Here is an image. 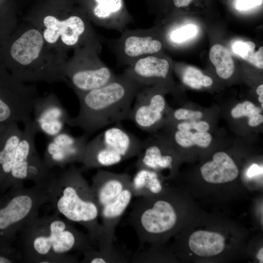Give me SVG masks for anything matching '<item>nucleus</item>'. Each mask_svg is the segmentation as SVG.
Wrapping results in <instances>:
<instances>
[{
	"mask_svg": "<svg viewBox=\"0 0 263 263\" xmlns=\"http://www.w3.org/2000/svg\"><path fill=\"white\" fill-rule=\"evenodd\" d=\"M14 262L13 260H11L6 257L0 256V263H11Z\"/></svg>",
	"mask_w": 263,
	"mask_h": 263,
	"instance_id": "a19ab883",
	"label": "nucleus"
},
{
	"mask_svg": "<svg viewBox=\"0 0 263 263\" xmlns=\"http://www.w3.org/2000/svg\"><path fill=\"white\" fill-rule=\"evenodd\" d=\"M192 0H173L174 6L177 8L186 7L189 5Z\"/></svg>",
	"mask_w": 263,
	"mask_h": 263,
	"instance_id": "58836bf2",
	"label": "nucleus"
},
{
	"mask_svg": "<svg viewBox=\"0 0 263 263\" xmlns=\"http://www.w3.org/2000/svg\"><path fill=\"white\" fill-rule=\"evenodd\" d=\"M49 202L45 186L35 185L25 188L23 184L14 186L11 196L0 207V235L10 243L30 220L38 215L39 208Z\"/></svg>",
	"mask_w": 263,
	"mask_h": 263,
	"instance_id": "0eeeda50",
	"label": "nucleus"
},
{
	"mask_svg": "<svg viewBox=\"0 0 263 263\" xmlns=\"http://www.w3.org/2000/svg\"><path fill=\"white\" fill-rule=\"evenodd\" d=\"M169 70L168 59L153 54L136 59L124 72L143 86H147L167 79Z\"/></svg>",
	"mask_w": 263,
	"mask_h": 263,
	"instance_id": "2eb2a0df",
	"label": "nucleus"
},
{
	"mask_svg": "<svg viewBox=\"0 0 263 263\" xmlns=\"http://www.w3.org/2000/svg\"><path fill=\"white\" fill-rule=\"evenodd\" d=\"M133 196L130 185L124 189L115 199L100 209V216L102 220L101 224L105 234L113 243L116 240V227L131 203Z\"/></svg>",
	"mask_w": 263,
	"mask_h": 263,
	"instance_id": "412c9836",
	"label": "nucleus"
},
{
	"mask_svg": "<svg viewBox=\"0 0 263 263\" xmlns=\"http://www.w3.org/2000/svg\"><path fill=\"white\" fill-rule=\"evenodd\" d=\"M5 125L3 124H0V134L2 132V130H3L4 126Z\"/></svg>",
	"mask_w": 263,
	"mask_h": 263,
	"instance_id": "37998d69",
	"label": "nucleus"
},
{
	"mask_svg": "<svg viewBox=\"0 0 263 263\" xmlns=\"http://www.w3.org/2000/svg\"><path fill=\"white\" fill-rule=\"evenodd\" d=\"M128 221L141 246L172 230L176 224L177 214L171 202L164 198L142 197L134 204Z\"/></svg>",
	"mask_w": 263,
	"mask_h": 263,
	"instance_id": "6e6552de",
	"label": "nucleus"
},
{
	"mask_svg": "<svg viewBox=\"0 0 263 263\" xmlns=\"http://www.w3.org/2000/svg\"><path fill=\"white\" fill-rule=\"evenodd\" d=\"M263 0H238L236 7L239 10H246L261 4Z\"/></svg>",
	"mask_w": 263,
	"mask_h": 263,
	"instance_id": "e433bc0d",
	"label": "nucleus"
},
{
	"mask_svg": "<svg viewBox=\"0 0 263 263\" xmlns=\"http://www.w3.org/2000/svg\"><path fill=\"white\" fill-rule=\"evenodd\" d=\"M263 249L262 248L259 251L257 255V258L259 260L260 263L263 262Z\"/></svg>",
	"mask_w": 263,
	"mask_h": 263,
	"instance_id": "79ce46f5",
	"label": "nucleus"
},
{
	"mask_svg": "<svg viewBox=\"0 0 263 263\" xmlns=\"http://www.w3.org/2000/svg\"><path fill=\"white\" fill-rule=\"evenodd\" d=\"M225 238L220 234L199 230L193 232L188 240L191 250L200 256H212L221 253L224 248Z\"/></svg>",
	"mask_w": 263,
	"mask_h": 263,
	"instance_id": "b1692460",
	"label": "nucleus"
},
{
	"mask_svg": "<svg viewBox=\"0 0 263 263\" xmlns=\"http://www.w3.org/2000/svg\"><path fill=\"white\" fill-rule=\"evenodd\" d=\"M82 9L91 22L121 33L132 21L123 0H87Z\"/></svg>",
	"mask_w": 263,
	"mask_h": 263,
	"instance_id": "4468645a",
	"label": "nucleus"
},
{
	"mask_svg": "<svg viewBox=\"0 0 263 263\" xmlns=\"http://www.w3.org/2000/svg\"><path fill=\"white\" fill-rule=\"evenodd\" d=\"M99 135L108 148L124 160L137 156L143 144V141L119 125L107 129Z\"/></svg>",
	"mask_w": 263,
	"mask_h": 263,
	"instance_id": "a211bd4d",
	"label": "nucleus"
},
{
	"mask_svg": "<svg viewBox=\"0 0 263 263\" xmlns=\"http://www.w3.org/2000/svg\"><path fill=\"white\" fill-rule=\"evenodd\" d=\"M203 113L199 111L180 108L172 113V117L176 120H198L202 118Z\"/></svg>",
	"mask_w": 263,
	"mask_h": 263,
	"instance_id": "72a5a7b5",
	"label": "nucleus"
},
{
	"mask_svg": "<svg viewBox=\"0 0 263 263\" xmlns=\"http://www.w3.org/2000/svg\"><path fill=\"white\" fill-rule=\"evenodd\" d=\"M163 47L162 41L150 29H125L113 43L120 63L128 66L142 57L159 53Z\"/></svg>",
	"mask_w": 263,
	"mask_h": 263,
	"instance_id": "9d476101",
	"label": "nucleus"
},
{
	"mask_svg": "<svg viewBox=\"0 0 263 263\" xmlns=\"http://www.w3.org/2000/svg\"></svg>",
	"mask_w": 263,
	"mask_h": 263,
	"instance_id": "c03bdc74",
	"label": "nucleus"
},
{
	"mask_svg": "<svg viewBox=\"0 0 263 263\" xmlns=\"http://www.w3.org/2000/svg\"><path fill=\"white\" fill-rule=\"evenodd\" d=\"M200 170L205 180L213 184L232 181L239 174L238 167L234 161L223 151L215 153L212 160L204 164Z\"/></svg>",
	"mask_w": 263,
	"mask_h": 263,
	"instance_id": "aec40b11",
	"label": "nucleus"
},
{
	"mask_svg": "<svg viewBox=\"0 0 263 263\" xmlns=\"http://www.w3.org/2000/svg\"><path fill=\"white\" fill-rule=\"evenodd\" d=\"M143 86L125 72L96 89L75 92L79 111L67 125L76 127L87 134L122 121L131 120L134 98Z\"/></svg>",
	"mask_w": 263,
	"mask_h": 263,
	"instance_id": "f03ea898",
	"label": "nucleus"
},
{
	"mask_svg": "<svg viewBox=\"0 0 263 263\" xmlns=\"http://www.w3.org/2000/svg\"><path fill=\"white\" fill-rule=\"evenodd\" d=\"M262 109L249 101H245L234 107L231 111V115L234 118L247 116L249 126L257 127L263 122Z\"/></svg>",
	"mask_w": 263,
	"mask_h": 263,
	"instance_id": "c756f323",
	"label": "nucleus"
},
{
	"mask_svg": "<svg viewBox=\"0 0 263 263\" xmlns=\"http://www.w3.org/2000/svg\"><path fill=\"white\" fill-rule=\"evenodd\" d=\"M156 88L143 86L134 100L131 120L144 131L150 132L155 129L162 121L166 109L164 96Z\"/></svg>",
	"mask_w": 263,
	"mask_h": 263,
	"instance_id": "9b49d317",
	"label": "nucleus"
},
{
	"mask_svg": "<svg viewBox=\"0 0 263 263\" xmlns=\"http://www.w3.org/2000/svg\"><path fill=\"white\" fill-rule=\"evenodd\" d=\"M131 180L127 173L98 169L92 178L91 186L99 208L115 199L131 185Z\"/></svg>",
	"mask_w": 263,
	"mask_h": 263,
	"instance_id": "dca6fc26",
	"label": "nucleus"
},
{
	"mask_svg": "<svg viewBox=\"0 0 263 263\" xmlns=\"http://www.w3.org/2000/svg\"><path fill=\"white\" fill-rule=\"evenodd\" d=\"M87 136L75 137L62 131L51 138L44 152L43 161L51 169L75 162L81 163L85 151Z\"/></svg>",
	"mask_w": 263,
	"mask_h": 263,
	"instance_id": "f8f14e48",
	"label": "nucleus"
},
{
	"mask_svg": "<svg viewBox=\"0 0 263 263\" xmlns=\"http://www.w3.org/2000/svg\"><path fill=\"white\" fill-rule=\"evenodd\" d=\"M33 121L38 132L52 138L63 131L70 117L54 93L39 96L34 106Z\"/></svg>",
	"mask_w": 263,
	"mask_h": 263,
	"instance_id": "ddd939ff",
	"label": "nucleus"
},
{
	"mask_svg": "<svg viewBox=\"0 0 263 263\" xmlns=\"http://www.w3.org/2000/svg\"><path fill=\"white\" fill-rule=\"evenodd\" d=\"M56 172L47 168L36 150L30 158L27 170L26 180L32 181L35 185L43 186Z\"/></svg>",
	"mask_w": 263,
	"mask_h": 263,
	"instance_id": "cd10ccee",
	"label": "nucleus"
},
{
	"mask_svg": "<svg viewBox=\"0 0 263 263\" xmlns=\"http://www.w3.org/2000/svg\"><path fill=\"white\" fill-rule=\"evenodd\" d=\"M45 186L55 213L84 226L97 247L113 244L98 221L99 207L80 169L73 165L59 174L56 173Z\"/></svg>",
	"mask_w": 263,
	"mask_h": 263,
	"instance_id": "20e7f679",
	"label": "nucleus"
},
{
	"mask_svg": "<svg viewBox=\"0 0 263 263\" xmlns=\"http://www.w3.org/2000/svg\"><path fill=\"white\" fill-rule=\"evenodd\" d=\"M38 132L32 118L24 123L22 134L16 150L13 167L7 178L13 186L23 184V181L26 180L30 158L37 150L35 141Z\"/></svg>",
	"mask_w": 263,
	"mask_h": 263,
	"instance_id": "f3484780",
	"label": "nucleus"
},
{
	"mask_svg": "<svg viewBox=\"0 0 263 263\" xmlns=\"http://www.w3.org/2000/svg\"><path fill=\"white\" fill-rule=\"evenodd\" d=\"M263 168L256 164H252L247 171V176L249 178H252L259 174H262Z\"/></svg>",
	"mask_w": 263,
	"mask_h": 263,
	"instance_id": "4c0bfd02",
	"label": "nucleus"
},
{
	"mask_svg": "<svg viewBox=\"0 0 263 263\" xmlns=\"http://www.w3.org/2000/svg\"><path fill=\"white\" fill-rule=\"evenodd\" d=\"M244 59L259 69L263 68V47H260L258 51L251 52Z\"/></svg>",
	"mask_w": 263,
	"mask_h": 263,
	"instance_id": "c9c22d12",
	"label": "nucleus"
},
{
	"mask_svg": "<svg viewBox=\"0 0 263 263\" xmlns=\"http://www.w3.org/2000/svg\"><path fill=\"white\" fill-rule=\"evenodd\" d=\"M4 67L28 83L63 81L59 74L68 55L50 47L40 32L25 21L17 26L7 43Z\"/></svg>",
	"mask_w": 263,
	"mask_h": 263,
	"instance_id": "7ed1b4c3",
	"label": "nucleus"
},
{
	"mask_svg": "<svg viewBox=\"0 0 263 263\" xmlns=\"http://www.w3.org/2000/svg\"><path fill=\"white\" fill-rule=\"evenodd\" d=\"M183 82L193 89H199L202 87H209L212 84V79L204 75L199 69L191 66L188 67L182 76Z\"/></svg>",
	"mask_w": 263,
	"mask_h": 263,
	"instance_id": "7c9ffc66",
	"label": "nucleus"
},
{
	"mask_svg": "<svg viewBox=\"0 0 263 263\" xmlns=\"http://www.w3.org/2000/svg\"><path fill=\"white\" fill-rule=\"evenodd\" d=\"M209 59L216 68L217 74L228 79L234 71V62L228 51L220 44L214 45L209 51Z\"/></svg>",
	"mask_w": 263,
	"mask_h": 263,
	"instance_id": "bb28decb",
	"label": "nucleus"
},
{
	"mask_svg": "<svg viewBox=\"0 0 263 263\" xmlns=\"http://www.w3.org/2000/svg\"><path fill=\"white\" fill-rule=\"evenodd\" d=\"M163 143L152 139L143 141L142 148L137 155V169L146 168L157 172L160 169L172 168L173 158Z\"/></svg>",
	"mask_w": 263,
	"mask_h": 263,
	"instance_id": "6ab92c4d",
	"label": "nucleus"
},
{
	"mask_svg": "<svg viewBox=\"0 0 263 263\" xmlns=\"http://www.w3.org/2000/svg\"><path fill=\"white\" fill-rule=\"evenodd\" d=\"M256 93L259 95L258 100L261 104L262 109L263 108V84L259 85L257 89Z\"/></svg>",
	"mask_w": 263,
	"mask_h": 263,
	"instance_id": "ea45409f",
	"label": "nucleus"
},
{
	"mask_svg": "<svg viewBox=\"0 0 263 263\" xmlns=\"http://www.w3.org/2000/svg\"><path fill=\"white\" fill-rule=\"evenodd\" d=\"M255 44L251 41L245 42L237 41L232 46V50L234 53L243 58H245L251 52L255 50Z\"/></svg>",
	"mask_w": 263,
	"mask_h": 263,
	"instance_id": "f704fd0d",
	"label": "nucleus"
},
{
	"mask_svg": "<svg viewBox=\"0 0 263 263\" xmlns=\"http://www.w3.org/2000/svg\"><path fill=\"white\" fill-rule=\"evenodd\" d=\"M176 128L179 131H190L195 130L198 132H207L210 126L207 122L204 121L192 120L179 123Z\"/></svg>",
	"mask_w": 263,
	"mask_h": 263,
	"instance_id": "473e14b6",
	"label": "nucleus"
},
{
	"mask_svg": "<svg viewBox=\"0 0 263 263\" xmlns=\"http://www.w3.org/2000/svg\"><path fill=\"white\" fill-rule=\"evenodd\" d=\"M39 96L36 85L19 80L0 65V124H24L32 119Z\"/></svg>",
	"mask_w": 263,
	"mask_h": 263,
	"instance_id": "1a4fd4ad",
	"label": "nucleus"
},
{
	"mask_svg": "<svg viewBox=\"0 0 263 263\" xmlns=\"http://www.w3.org/2000/svg\"><path fill=\"white\" fill-rule=\"evenodd\" d=\"M101 44L87 45L74 49L61 66L59 74L63 82L74 92H86L99 88L112 80L115 75L100 59Z\"/></svg>",
	"mask_w": 263,
	"mask_h": 263,
	"instance_id": "423d86ee",
	"label": "nucleus"
},
{
	"mask_svg": "<svg viewBox=\"0 0 263 263\" xmlns=\"http://www.w3.org/2000/svg\"><path fill=\"white\" fill-rule=\"evenodd\" d=\"M82 263H123L130 261L124 252L117 249L113 244L98 248H92L83 253Z\"/></svg>",
	"mask_w": 263,
	"mask_h": 263,
	"instance_id": "a878e982",
	"label": "nucleus"
},
{
	"mask_svg": "<svg viewBox=\"0 0 263 263\" xmlns=\"http://www.w3.org/2000/svg\"><path fill=\"white\" fill-rule=\"evenodd\" d=\"M197 31L194 25H187L171 30L169 33V38L172 43H180L194 37Z\"/></svg>",
	"mask_w": 263,
	"mask_h": 263,
	"instance_id": "2f4dec72",
	"label": "nucleus"
},
{
	"mask_svg": "<svg viewBox=\"0 0 263 263\" xmlns=\"http://www.w3.org/2000/svg\"><path fill=\"white\" fill-rule=\"evenodd\" d=\"M176 144L184 148L196 145L201 148H207L210 144L212 136L207 132H192L191 131L177 130L173 134Z\"/></svg>",
	"mask_w": 263,
	"mask_h": 263,
	"instance_id": "c85d7f7f",
	"label": "nucleus"
},
{
	"mask_svg": "<svg viewBox=\"0 0 263 263\" xmlns=\"http://www.w3.org/2000/svg\"><path fill=\"white\" fill-rule=\"evenodd\" d=\"M19 233L20 253L25 263H76L77 258L71 253H83L94 245L88 234L55 212L38 215Z\"/></svg>",
	"mask_w": 263,
	"mask_h": 263,
	"instance_id": "f257e3e1",
	"label": "nucleus"
},
{
	"mask_svg": "<svg viewBox=\"0 0 263 263\" xmlns=\"http://www.w3.org/2000/svg\"><path fill=\"white\" fill-rule=\"evenodd\" d=\"M22 134L18 123L6 124L0 134V180L8 178Z\"/></svg>",
	"mask_w": 263,
	"mask_h": 263,
	"instance_id": "4be33fe9",
	"label": "nucleus"
},
{
	"mask_svg": "<svg viewBox=\"0 0 263 263\" xmlns=\"http://www.w3.org/2000/svg\"><path fill=\"white\" fill-rule=\"evenodd\" d=\"M131 187L133 195L140 197L156 195L163 190L157 172L146 168L137 169L132 178Z\"/></svg>",
	"mask_w": 263,
	"mask_h": 263,
	"instance_id": "393cba45",
	"label": "nucleus"
},
{
	"mask_svg": "<svg viewBox=\"0 0 263 263\" xmlns=\"http://www.w3.org/2000/svg\"><path fill=\"white\" fill-rule=\"evenodd\" d=\"M32 10L24 21L35 27L48 45L68 55L69 51L101 40L84 10L68 0H48Z\"/></svg>",
	"mask_w": 263,
	"mask_h": 263,
	"instance_id": "39448f33",
	"label": "nucleus"
},
{
	"mask_svg": "<svg viewBox=\"0 0 263 263\" xmlns=\"http://www.w3.org/2000/svg\"><path fill=\"white\" fill-rule=\"evenodd\" d=\"M124 160L117 152L108 148L99 134L88 142L81 164L82 169L111 166Z\"/></svg>",
	"mask_w": 263,
	"mask_h": 263,
	"instance_id": "5701e85b",
	"label": "nucleus"
}]
</instances>
